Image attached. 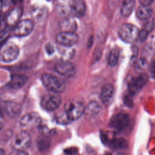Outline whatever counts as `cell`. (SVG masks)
Here are the masks:
<instances>
[{"label": "cell", "instance_id": "26", "mask_svg": "<svg viewBox=\"0 0 155 155\" xmlns=\"http://www.w3.org/2000/svg\"><path fill=\"white\" fill-rule=\"evenodd\" d=\"M154 26V24L153 20L151 18H150L147 19V22L144 24L143 28H144L145 30H146L147 31L150 33L153 30Z\"/></svg>", "mask_w": 155, "mask_h": 155}, {"label": "cell", "instance_id": "3", "mask_svg": "<svg viewBox=\"0 0 155 155\" xmlns=\"http://www.w3.org/2000/svg\"><path fill=\"white\" fill-rule=\"evenodd\" d=\"M139 30L131 24H124L118 30V35L120 38L127 43H132L138 39Z\"/></svg>", "mask_w": 155, "mask_h": 155}, {"label": "cell", "instance_id": "33", "mask_svg": "<svg viewBox=\"0 0 155 155\" xmlns=\"http://www.w3.org/2000/svg\"><path fill=\"white\" fill-rule=\"evenodd\" d=\"M13 155H28V154L24 153L23 151H17V153H14Z\"/></svg>", "mask_w": 155, "mask_h": 155}, {"label": "cell", "instance_id": "24", "mask_svg": "<svg viewBox=\"0 0 155 155\" xmlns=\"http://www.w3.org/2000/svg\"><path fill=\"white\" fill-rule=\"evenodd\" d=\"M110 145L114 148H125L128 146V143L123 138H117L112 140L110 143Z\"/></svg>", "mask_w": 155, "mask_h": 155}, {"label": "cell", "instance_id": "12", "mask_svg": "<svg viewBox=\"0 0 155 155\" xmlns=\"http://www.w3.org/2000/svg\"><path fill=\"white\" fill-rule=\"evenodd\" d=\"M54 70L58 74L67 78L72 77L76 72L74 65L69 61L64 60L58 62L54 66Z\"/></svg>", "mask_w": 155, "mask_h": 155}, {"label": "cell", "instance_id": "32", "mask_svg": "<svg viewBox=\"0 0 155 155\" xmlns=\"http://www.w3.org/2000/svg\"><path fill=\"white\" fill-rule=\"evenodd\" d=\"M46 50H47V53H49V54H51V53H53L54 51L53 47V46L50 44H47V45L46 47Z\"/></svg>", "mask_w": 155, "mask_h": 155}, {"label": "cell", "instance_id": "25", "mask_svg": "<svg viewBox=\"0 0 155 155\" xmlns=\"http://www.w3.org/2000/svg\"><path fill=\"white\" fill-rule=\"evenodd\" d=\"M50 144V141L47 136L44 135L43 137H41L38 142V148L42 151L45 150L49 147Z\"/></svg>", "mask_w": 155, "mask_h": 155}, {"label": "cell", "instance_id": "29", "mask_svg": "<svg viewBox=\"0 0 155 155\" xmlns=\"http://www.w3.org/2000/svg\"><path fill=\"white\" fill-rule=\"evenodd\" d=\"M150 71L151 76L154 78H155V60H154L151 63V65L150 67Z\"/></svg>", "mask_w": 155, "mask_h": 155}, {"label": "cell", "instance_id": "23", "mask_svg": "<svg viewBox=\"0 0 155 155\" xmlns=\"http://www.w3.org/2000/svg\"><path fill=\"white\" fill-rule=\"evenodd\" d=\"M119 58V50L117 48L113 49L108 56V63L111 66H115L118 62Z\"/></svg>", "mask_w": 155, "mask_h": 155}, {"label": "cell", "instance_id": "28", "mask_svg": "<svg viewBox=\"0 0 155 155\" xmlns=\"http://www.w3.org/2000/svg\"><path fill=\"white\" fill-rule=\"evenodd\" d=\"M148 34H149V32L142 28L140 30H139L138 39L142 42L145 41L147 38V37L148 36Z\"/></svg>", "mask_w": 155, "mask_h": 155}, {"label": "cell", "instance_id": "4", "mask_svg": "<svg viewBox=\"0 0 155 155\" xmlns=\"http://www.w3.org/2000/svg\"><path fill=\"white\" fill-rule=\"evenodd\" d=\"M85 106L78 101H70L65 105V113L72 122L79 119L84 114Z\"/></svg>", "mask_w": 155, "mask_h": 155}, {"label": "cell", "instance_id": "5", "mask_svg": "<svg viewBox=\"0 0 155 155\" xmlns=\"http://www.w3.org/2000/svg\"><path fill=\"white\" fill-rule=\"evenodd\" d=\"M31 144V137L25 130L21 131L16 134L12 141V147L16 151H24Z\"/></svg>", "mask_w": 155, "mask_h": 155}, {"label": "cell", "instance_id": "20", "mask_svg": "<svg viewBox=\"0 0 155 155\" xmlns=\"http://www.w3.org/2000/svg\"><path fill=\"white\" fill-rule=\"evenodd\" d=\"M153 8L150 6L140 5L136 10V16L140 20H147L151 18Z\"/></svg>", "mask_w": 155, "mask_h": 155}, {"label": "cell", "instance_id": "14", "mask_svg": "<svg viewBox=\"0 0 155 155\" xmlns=\"http://www.w3.org/2000/svg\"><path fill=\"white\" fill-rule=\"evenodd\" d=\"M3 106L6 114L12 118L18 117L22 111L21 105L14 101H4Z\"/></svg>", "mask_w": 155, "mask_h": 155}, {"label": "cell", "instance_id": "2", "mask_svg": "<svg viewBox=\"0 0 155 155\" xmlns=\"http://www.w3.org/2000/svg\"><path fill=\"white\" fill-rule=\"evenodd\" d=\"M19 53V48L15 43L10 41L4 42L1 47V61L4 62H12L18 58Z\"/></svg>", "mask_w": 155, "mask_h": 155}, {"label": "cell", "instance_id": "36", "mask_svg": "<svg viewBox=\"0 0 155 155\" xmlns=\"http://www.w3.org/2000/svg\"><path fill=\"white\" fill-rule=\"evenodd\" d=\"M115 155H125V154H123V153H117V154H116Z\"/></svg>", "mask_w": 155, "mask_h": 155}, {"label": "cell", "instance_id": "34", "mask_svg": "<svg viewBox=\"0 0 155 155\" xmlns=\"http://www.w3.org/2000/svg\"><path fill=\"white\" fill-rule=\"evenodd\" d=\"M93 37H91V38H90V39H88V44H90V45H91L93 44Z\"/></svg>", "mask_w": 155, "mask_h": 155}, {"label": "cell", "instance_id": "21", "mask_svg": "<svg viewBox=\"0 0 155 155\" xmlns=\"http://www.w3.org/2000/svg\"><path fill=\"white\" fill-rule=\"evenodd\" d=\"M21 15V9L20 8H15L13 9L9 15H8L6 19V24L10 26L16 25L19 21V19Z\"/></svg>", "mask_w": 155, "mask_h": 155}, {"label": "cell", "instance_id": "6", "mask_svg": "<svg viewBox=\"0 0 155 155\" xmlns=\"http://www.w3.org/2000/svg\"><path fill=\"white\" fill-rule=\"evenodd\" d=\"M61 103V97L58 93H52L44 95L41 101L42 107L49 111L56 110Z\"/></svg>", "mask_w": 155, "mask_h": 155}, {"label": "cell", "instance_id": "1", "mask_svg": "<svg viewBox=\"0 0 155 155\" xmlns=\"http://www.w3.org/2000/svg\"><path fill=\"white\" fill-rule=\"evenodd\" d=\"M42 82L46 88L52 93H59L65 88L64 81L50 73H44L42 76Z\"/></svg>", "mask_w": 155, "mask_h": 155}, {"label": "cell", "instance_id": "30", "mask_svg": "<svg viewBox=\"0 0 155 155\" xmlns=\"http://www.w3.org/2000/svg\"><path fill=\"white\" fill-rule=\"evenodd\" d=\"M139 2L140 3V5L145 6H150L154 2V0H139Z\"/></svg>", "mask_w": 155, "mask_h": 155}, {"label": "cell", "instance_id": "10", "mask_svg": "<svg viewBox=\"0 0 155 155\" xmlns=\"http://www.w3.org/2000/svg\"><path fill=\"white\" fill-rule=\"evenodd\" d=\"M41 122L39 115L36 113L32 112L24 115L19 120V125L24 129H30L38 127Z\"/></svg>", "mask_w": 155, "mask_h": 155}, {"label": "cell", "instance_id": "8", "mask_svg": "<svg viewBox=\"0 0 155 155\" xmlns=\"http://www.w3.org/2000/svg\"><path fill=\"white\" fill-rule=\"evenodd\" d=\"M79 37L75 32L61 31L58 33L56 38L57 43L65 47H72L78 41Z\"/></svg>", "mask_w": 155, "mask_h": 155}, {"label": "cell", "instance_id": "18", "mask_svg": "<svg viewBox=\"0 0 155 155\" xmlns=\"http://www.w3.org/2000/svg\"><path fill=\"white\" fill-rule=\"evenodd\" d=\"M59 27L62 30V31L74 32L77 25L74 20L70 16L62 18L59 23Z\"/></svg>", "mask_w": 155, "mask_h": 155}, {"label": "cell", "instance_id": "31", "mask_svg": "<svg viewBox=\"0 0 155 155\" xmlns=\"http://www.w3.org/2000/svg\"><path fill=\"white\" fill-rule=\"evenodd\" d=\"M77 149L75 148H68L66 150H65V153L67 154H69V155H71L77 152Z\"/></svg>", "mask_w": 155, "mask_h": 155}, {"label": "cell", "instance_id": "37", "mask_svg": "<svg viewBox=\"0 0 155 155\" xmlns=\"http://www.w3.org/2000/svg\"><path fill=\"white\" fill-rule=\"evenodd\" d=\"M71 155H79V154H78V153H74V154H71Z\"/></svg>", "mask_w": 155, "mask_h": 155}, {"label": "cell", "instance_id": "38", "mask_svg": "<svg viewBox=\"0 0 155 155\" xmlns=\"http://www.w3.org/2000/svg\"><path fill=\"white\" fill-rule=\"evenodd\" d=\"M104 155H111V154H109V153H107V154H104Z\"/></svg>", "mask_w": 155, "mask_h": 155}, {"label": "cell", "instance_id": "7", "mask_svg": "<svg viewBox=\"0 0 155 155\" xmlns=\"http://www.w3.org/2000/svg\"><path fill=\"white\" fill-rule=\"evenodd\" d=\"M74 0H56L55 8L57 14L62 18L70 17L72 15Z\"/></svg>", "mask_w": 155, "mask_h": 155}, {"label": "cell", "instance_id": "16", "mask_svg": "<svg viewBox=\"0 0 155 155\" xmlns=\"http://www.w3.org/2000/svg\"><path fill=\"white\" fill-rule=\"evenodd\" d=\"M101 111L100 105L96 101H91L85 107L84 114L87 117H93L97 116Z\"/></svg>", "mask_w": 155, "mask_h": 155}, {"label": "cell", "instance_id": "17", "mask_svg": "<svg viewBox=\"0 0 155 155\" xmlns=\"http://www.w3.org/2000/svg\"><path fill=\"white\" fill-rule=\"evenodd\" d=\"M28 81V78L24 74H13L10 80L9 85L13 88H19L23 87Z\"/></svg>", "mask_w": 155, "mask_h": 155}, {"label": "cell", "instance_id": "13", "mask_svg": "<svg viewBox=\"0 0 155 155\" xmlns=\"http://www.w3.org/2000/svg\"><path fill=\"white\" fill-rule=\"evenodd\" d=\"M115 90L113 85L111 84H104L101 90L100 97L102 102L105 105H110L114 96Z\"/></svg>", "mask_w": 155, "mask_h": 155}, {"label": "cell", "instance_id": "15", "mask_svg": "<svg viewBox=\"0 0 155 155\" xmlns=\"http://www.w3.org/2000/svg\"><path fill=\"white\" fill-rule=\"evenodd\" d=\"M148 77L145 74H141L136 78H134L129 84L130 90L131 93H134L138 90L142 88L147 82Z\"/></svg>", "mask_w": 155, "mask_h": 155}, {"label": "cell", "instance_id": "11", "mask_svg": "<svg viewBox=\"0 0 155 155\" xmlns=\"http://www.w3.org/2000/svg\"><path fill=\"white\" fill-rule=\"evenodd\" d=\"M130 116L127 113H119L113 116L110 122V125L117 131H122L130 124Z\"/></svg>", "mask_w": 155, "mask_h": 155}, {"label": "cell", "instance_id": "27", "mask_svg": "<svg viewBox=\"0 0 155 155\" xmlns=\"http://www.w3.org/2000/svg\"><path fill=\"white\" fill-rule=\"evenodd\" d=\"M147 60L145 59L141 58L140 59L138 60V61L136 63V68L137 70H143L144 69L146 66L147 65Z\"/></svg>", "mask_w": 155, "mask_h": 155}, {"label": "cell", "instance_id": "22", "mask_svg": "<svg viewBox=\"0 0 155 155\" xmlns=\"http://www.w3.org/2000/svg\"><path fill=\"white\" fill-rule=\"evenodd\" d=\"M135 6V0H124L120 8V13L124 17L129 16Z\"/></svg>", "mask_w": 155, "mask_h": 155}, {"label": "cell", "instance_id": "19", "mask_svg": "<svg viewBox=\"0 0 155 155\" xmlns=\"http://www.w3.org/2000/svg\"><path fill=\"white\" fill-rule=\"evenodd\" d=\"M86 12V5L84 0H74L72 15L78 18H81L84 16Z\"/></svg>", "mask_w": 155, "mask_h": 155}, {"label": "cell", "instance_id": "9", "mask_svg": "<svg viewBox=\"0 0 155 155\" xmlns=\"http://www.w3.org/2000/svg\"><path fill=\"white\" fill-rule=\"evenodd\" d=\"M34 28L31 20L26 19L20 21L15 27L13 34L17 37H24L30 35Z\"/></svg>", "mask_w": 155, "mask_h": 155}, {"label": "cell", "instance_id": "35", "mask_svg": "<svg viewBox=\"0 0 155 155\" xmlns=\"http://www.w3.org/2000/svg\"><path fill=\"white\" fill-rule=\"evenodd\" d=\"M0 155H4V151L3 149H1V153H0Z\"/></svg>", "mask_w": 155, "mask_h": 155}]
</instances>
